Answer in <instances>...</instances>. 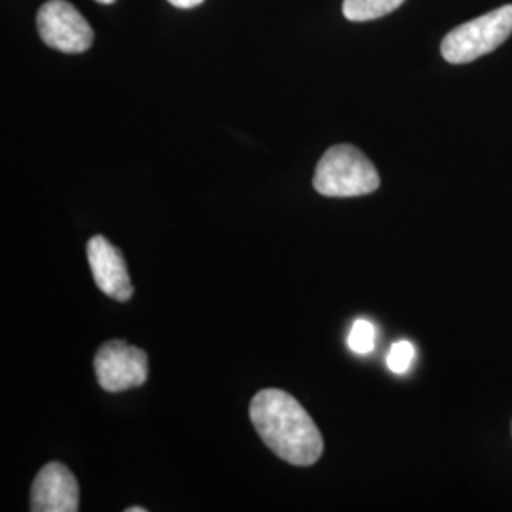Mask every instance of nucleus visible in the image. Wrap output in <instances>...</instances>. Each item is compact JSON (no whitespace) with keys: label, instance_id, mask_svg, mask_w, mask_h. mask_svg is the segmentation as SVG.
<instances>
[{"label":"nucleus","instance_id":"nucleus-1","mask_svg":"<svg viewBox=\"0 0 512 512\" xmlns=\"http://www.w3.org/2000/svg\"><path fill=\"white\" fill-rule=\"evenodd\" d=\"M249 416L256 433L277 458L300 467L321 458L323 437L293 395L281 389H264L251 401Z\"/></svg>","mask_w":512,"mask_h":512},{"label":"nucleus","instance_id":"nucleus-2","mask_svg":"<svg viewBox=\"0 0 512 512\" xmlns=\"http://www.w3.org/2000/svg\"><path fill=\"white\" fill-rule=\"evenodd\" d=\"M313 186L327 198H357L376 192L380 175L359 148L336 145L319 160Z\"/></svg>","mask_w":512,"mask_h":512},{"label":"nucleus","instance_id":"nucleus-3","mask_svg":"<svg viewBox=\"0 0 512 512\" xmlns=\"http://www.w3.org/2000/svg\"><path fill=\"white\" fill-rule=\"evenodd\" d=\"M511 35L512 4H507L450 31L440 44V54L452 65L471 63L494 52Z\"/></svg>","mask_w":512,"mask_h":512},{"label":"nucleus","instance_id":"nucleus-4","mask_svg":"<svg viewBox=\"0 0 512 512\" xmlns=\"http://www.w3.org/2000/svg\"><path fill=\"white\" fill-rule=\"evenodd\" d=\"M40 38L54 50L82 54L93 44V29L67 0H48L37 14Z\"/></svg>","mask_w":512,"mask_h":512},{"label":"nucleus","instance_id":"nucleus-5","mask_svg":"<svg viewBox=\"0 0 512 512\" xmlns=\"http://www.w3.org/2000/svg\"><path fill=\"white\" fill-rule=\"evenodd\" d=\"M95 376L109 393L139 387L148 378L147 353L122 340H110L95 353Z\"/></svg>","mask_w":512,"mask_h":512},{"label":"nucleus","instance_id":"nucleus-6","mask_svg":"<svg viewBox=\"0 0 512 512\" xmlns=\"http://www.w3.org/2000/svg\"><path fill=\"white\" fill-rule=\"evenodd\" d=\"M80 490L73 473L63 463H48L40 469L31 488V511H78Z\"/></svg>","mask_w":512,"mask_h":512},{"label":"nucleus","instance_id":"nucleus-7","mask_svg":"<svg viewBox=\"0 0 512 512\" xmlns=\"http://www.w3.org/2000/svg\"><path fill=\"white\" fill-rule=\"evenodd\" d=\"M88 260L93 281L101 289V293L118 302H128L133 296V285L120 249L114 247L109 239L95 236L88 241Z\"/></svg>","mask_w":512,"mask_h":512},{"label":"nucleus","instance_id":"nucleus-8","mask_svg":"<svg viewBox=\"0 0 512 512\" xmlns=\"http://www.w3.org/2000/svg\"><path fill=\"white\" fill-rule=\"evenodd\" d=\"M404 0H344V16L349 21H370L384 18L403 6Z\"/></svg>","mask_w":512,"mask_h":512},{"label":"nucleus","instance_id":"nucleus-9","mask_svg":"<svg viewBox=\"0 0 512 512\" xmlns=\"http://www.w3.org/2000/svg\"><path fill=\"white\" fill-rule=\"evenodd\" d=\"M348 348L355 355H368L376 348V327L368 319H357L348 334Z\"/></svg>","mask_w":512,"mask_h":512},{"label":"nucleus","instance_id":"nucleus-10","mask_svg":"<svg viewBox=\"0 0 512 512\" xmlns=\"http://www.w3.org/2000/svg\"><path fill=\"white\" fill-rule=\"evenodd\" d=\"M414 361H416V348H414V344L408 342V340L395 342V344L389 348L387 359H385L387 368H389L393 374H406V372L412 368V365H414Z\"/></svg>","mask_w":512,"mask_h":512},{"label":"nucleus","instance_id":"nucleus-11","mask_svg":"<svg viewBox=\"0 0 512 512\" xmlns=\"http://www.w3.org/2000/svg\"><path fill=\"white\" fill-rule=\"evenodd\" d=\"M167 2H171L175 8H181V10H190V8H196V6H200L203 0H167Z\"/></svg>","mask_w":512,"mask_h":512},{"label":"nucleus","instance_id":"nucleus-12","mask_svg":"<svg viewBox=\"0 0 512 512\" xmlns=\"http://www.w3.org/2000/svg\"><path fill=\"white\" fill-rule=\"evenodd\" d=\"M126 512H147V509L145 507H129Z\"/></svg>","mask_w":512,"mask_h":512},{"label":"nucleus","instance_id":"nucleus-13","mask_svg":"<svg viewBox=\"0 0 512 512\" xmlns=\"http://www.w3.org/2000/svg\"><path fill=\"white\" fill-rule=\"evenodd\" d=\"M95 2H101V4H112V2H116V0H95Z\"/></svg>","mask_w":512,"mask_h":512}]
</instances>
